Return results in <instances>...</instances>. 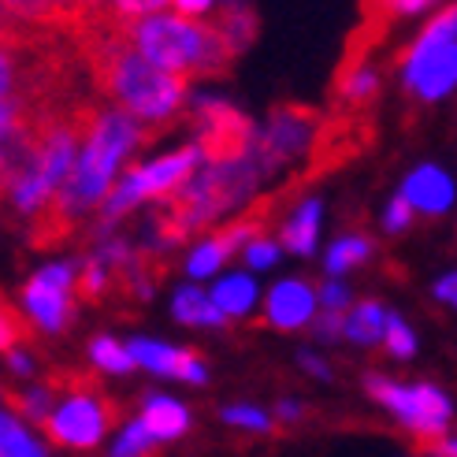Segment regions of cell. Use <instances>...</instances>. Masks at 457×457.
<instances>
[{
  "mask_svg": "<svg viewBox=\"0 0 457 457\" xmlns=\"http://www.w3.org/2000/svg\"><path fill=\"white\" fill-rule=\"evenodd\" d=\"M149 138H153V130L142 127L134 116H127V112L97 108L94 120H89V130H86V142H82L71 179L63 182V190L56 194V201L49 209L34 220V245L49 249L71 235L79 220H86L94 209L101 212V204L108 201L112 187L120 182L123 164Z\"/></svg>",
  "mask_w": 457,
  "mask_h": 457,
  "instance_id": "cell-1",
  "label": "cell"
},
{
  "mask_svg": "<svg viewBox=\"0 0 457 457\" xmlns=\"http://www.w3.org/2000/svg\"><path fill=\"white\" fill-rule=\"evenodd\" d=\"M75 41L97 89L120 112L134 116L149 130H164L182 116L190 97V82L149 63L142 53H134L116 34V27L82 22L75 30Z\"/></svg>",
  "mask_w": 457,
  "mask_h": 457,
  "instance_id": "cell-2",
  "label": "cell"
},
{
  "mask_svg": "<svg viewBox=\"0 0 457 457\" xmlns=\"http://www.w3.org/2000/svg\"><path fill=\"white\" fill-rule=\"evenodd\" d=\"M261 179L264 175L253 156L231 160V164H204L175 197L160 201V216L153 220V245L171 249L175 242L204 231L220 216L235 212L238 204L249 201Z\"/></svg>",
  "mask_w": 457,
  "mask_h": 457,
  "instance_id": "cell-3",
  "label": "cell"
},
{
  "mask_svg": "<svg viewBox=\"0 0 457 457\" xmlns=\"http://www.w3.org/2000/svg\"><path fill=\"white\" fill-rule=\"evenodd\" d=\"M116 34L130 45L134 53H142L149 63L164 67V71L179 79H212L227 75L235 53L227 49V41L220 37L216 27L201 19L187 15H149V19H134L116 27Z\"/></svg>",
  "mask_w": 457,
  "mask_h": 457,
  "instance_id": "cell-4",
  "label": "cell"
},
{
  "mask_svg": "<svg viewBox=\"0 0 457 457\" xmlns=\"http://www.w3.org/2000/svg\"><path fill=\"white\" fill-rule=\"evenodd\" d=\"M201 168H204V156H201V149L194 142L175 149V153H168V156H156V160H149V164L127 168L120 175L116 187H112L108 201L101 204L97 231H112V227H116L127 212H134L145 201H156L160 204V201L175 197Z\"/></svg>",
  "mask_w": 457,
  "mask_h": 457,
  "instance_id": "cell-5",
  "label": "cell"
},
{
  "mask_svg": "<svg viewBox=\"0 0 457 457\" xmlns=\"http://www.w3.org/2000/svg\"><path fill=\"white\" fill-rule=\"evenodd\" d=\"M364 386H369V395L379 405H386L402 420V428L413 431L417 443L446 436L453 405H450V398L439 391V386H431V383H395L386 376H369Z\"/></svg>",
  "mask_w": 457,
  "mask_h": 457,
  "instance_id": "cell-6",
  "label": "cell"
},
{
  "mask_svg": "<svg viewBox=\"0 0 457 457\" xmlns=\"http://www.w3.org/2000/svg\"><path fill=\"white\" fill-rule=\"evenodd\" d=\"M194 145L201 149L204 164H231V160L253 156L257 130L235 104L220 97H197L190 108Z\"/></svg>",
  "mask_w": 457,
  "mask_h": 457,
  "instance_id": "cell-7",
  "label": "cell"
},
{
  "mask_svg": "<svg viewBox=\"0 0 457 457\" xmlns=\"http://www.w3.org/2000/svg\"><path fill=\"white\" fill-rule=\"evenodd\" d=\"M320 116L305 104H279L276 112L268 116V127L257 134V145H253V160L261 175H271L294 160H302L305 153H312L316 145V134H320Z\"/></svg>",
  "mask_w": 457,
  "mask_h": 457,
  "instance_id": "cell-8",
  "label": "cell"
},
{
  "mask_svg": "<svg viewBox=\"0 0 457 457\" xmlns=\"http://www.w3.org/2000/svg\"><path fill=\"white\" fill-rule=\"evenodd\" d=\"M120 420V405L108 402L101 391H79L75 398H67L53 409V417L45 420V436L53 446L63 450H94L108 428Z\"/></svg>",
  "mask_w": 457,
  "mask_h": 457,
  "instance_id": "cell-9",
  "label": "cell"
},
{
  "mask_svg": "<svg viewBox=\"0 0 457 457\" xmlns=\"http://www.w3.org/2000/svg\"><path fill=\"white\" fill-rule=\"evenodd\" d=\"M22 309L41 331H63L75 316V268L49 264L34 271V279L22 287Z\"/></svg>",
  "mask_w": 457,
  "mask_h": 457,
  "instance_id": "cell-10",
  "label": "cell"
},
{
  "mask_svg": "<svg viewBox=\"0 0 457 457\" xmlns=\"http://www.w3.org/2000/svg\"><path fill=\"white\" fill-rule=\"evenodd\" d=\"M402 86L409 97L424 104L443 101L457 89V45H443L431 53H405L402 56Z\"/></svg>",
  "mask_w": 457,
  "mask_h": 457,
  "instance_id": "cell-11",
  "label": "cell"
},
{
  "mask_svg": "<svg viewBox=\"0 0 457 457\" xmlns=\"http://www.w3.org/2000/svg\"><path fill=\"white\" fill-rule=\"evenodd\" d=\"M320 312L316 287L305 279H283L268 290V305H264V324L279 328V331H302L312 328V320Z\"/></svg>",
  "mask_w": 457,
  "mask_h": 457,
  "instance_id": "cell-12",
  "label": "cell"
},
{
  "mask_svg": "<svg viewBox=\"0 0 457 457\" xmlns=\"http://www.w3.org/2000/svg\"><path fill=\"white\" fill-rule=\"evenodd\" d=\"M130 357L134 364L156 372V376H171L182 383H204L209 379V369L194 350H179L168 346V342H153V338H130Z\"/></svg>",
  "mask_w": 457,
  "mask_h": 457,
  "instance_id": "cell-13",
  "label": "cell"
},
{
  "mask_svg": "<svg viewBox=\"0 0 457 457\" xmlns=\"http://www.w3.org/2000/svg\"><path fill=\"white\" fill-rule=\"evenodd\" d=\"M402 197L409 201L413 212H424V216H443L453 209L457 201V187L453 179L436 168V164H420L417 171H409L405 182H402Z\"/></svg>",
  "mask_w": 457,
  "mask_h": 457,
  "instance_id": "cell-14",
  "label": "cell"
},
{
  "mask_svg": "<svg viewBox=\"0 0 457 457\" xmlns=\"http://www.w3.org/2000/svg\"><path fill=\"white\" fill-rule=\"evenodd\" d=\"M338 112H346V116H361L364 108H369L379 94V71L372 63H353L346 67L342 63V71H338Z\"/></svg>",
  "mask_w": 457,
  "mask_h": 457,
  "instance_id": "cell-15",
  "label": "cell"
},
{
  "mask_svg": "<svg viewBox=\"0 0 457 457\" xmlns=\"http://www.w3.org/2000/svg\"><path fill=\"white\" fill-rule=\"evenodd\" d=\"M142 420L153 431L156 443H171V439H179V436H187V431H190V409L179 405L168 395H145Z\"/></svg>",
  "mask_w": 457,
  "mask_h": 457,
  "instance_id": "cell-16",
  "label": "cell"
},
{
  "mask_svg": "<svg viewBox=\"0 0 457 457\" xmlns=\"http://www.w3.org/2000/svg\"><path fill=\"white\" fill-rule=\"evenodd\" d=\"M320 216H324V201H320V197L302 201L298 209L290 212V220L283 223V238H279V242L290 249V253L312 257L316 238H320Z\"/></svg>",
  "mask_w": 457,
  "mask_h": 457,
  "instance_id": "cell-17",
  "label": "cell"
},
{
  "mask_svg": "<svg viewBox=\"0 0 457 457\" xmlns=\"http://www.w3.org/2000/svg\"><path fill=\"white\" fill-rule=\"evenodd\" d=\"M175 320L187 328H227L231 320L220 312V305L212 302V294H204L201 287H182L175 294V305H171Z\"/></svg>",
  "mask_w": 457,
  "mask_h": 457,
  "instance_id": "cell-18",
  "label": "cell"
},
{
  "mask_svg": "<svg viewBox=\"0 0 457 457\" xmlns=\"http://www.w3.org/2000/svg\"><path fill=\"white\" fill-rule=\"evenodd\" d=\"M212 302L220 305V312L227 320H238V316H249L257 305V283L253 276H245V271H235V276H223L212 290Z\"/></svg>",
  "mask_w": 457,
  "mask_h": 457,
  "instance_id": "cell-19",
  "label": "cell"
},
{
  "mask_svg": "<svg viewBox=\"0 0 457 457\" xmlns=\"http://www.w3.org/2000/svg\"><path fill=\"white\" fill-rule=\"evenodd\" d=\"M216 30H220V37L227 41V49H231L235 56L245 49L249 41L257 37V15H253V8H245L242 0H231L223 12H220V19H216Z\"/></svg>",
  "mask_w": 457,
  "mask_h": 457,
  "instance_id": "cell-20",
  "label": "cell"
},
{
  "mask_svg": "<svg viewBox=\"0 0 457 457\" xmlns=\"http://www.w3.org/2000/svg\"><path fill=\"white\" fill-rule=\"evenodd\" d=\"M386 324H391V312H386L379 302H361L350 316H346V338L357 342V346H376L386 335Z\"/></svg>",
  "mask_w": 457,
  "mask_h": 457,
  "instance_id": "cell-21",
  "label": "cell"
},
{
  "mask_svg": "<svg viewBox=\"0 0 457 457\" xmlns=\"http://www.w3.org/2000/svg\"><path fill=\"white\" fill-rule=\"evenodd\" d=\"M372 253H376V245H372L369 235H342V238H335V245L328 249V276H331V279L346 276L350 268L364 264Z\"/></svg>",
  "mask_w": 457,
  "mask_h": 457,
  "instance_id": "cell-22",
  "label": "cell"
},
{
  "mask_svg": "<svg viewBox=\"0 0 457 457\" xmlns=\"http://www.w3.org/2000/svg\"><path fill=\"white\" fill-rule=\"evenodd\" d=\"M443 45H457V0L428 22L424 34L409 45L405 53H431V49H443Z\"/></svg>",
  "mask_w": 457,
  "mask_h": 457,
  "instance_id": "cell-23",
  "label": "cell"
},
{
  "mask_svg": "<svg viewBox=\"0 0 457 457\" xmlns=\"http://www.w3.org/2000/svg\"><path fill=\"white\" fill-rule=\"evenodd\" d=\"M112 279H120V276L94 253V257H86L82 268H79V276H75V294H79L82 302H101L104 294H108V287H112Z\"/></svg>",
  "mask_w": 457,
  "mask_h": 457,
  "instance_id": "cell-24",
  "label": "cell"
},
{
  "mask_svg": "<svg viewBox=\"0 0 457 457\" xmlns=\"http://www.w3.org/2000/svg\"><path fill=\"white\" fill-rule=\"evenodd\" d=\"M89 361L97 364V369L112 372V376H123L134 369V357H130V346H123V342L116 338H94V346H89Z\"/></svg>",
  "mask_w": 457,
  "mask_h": 457,
  "instance_id": "cell-25",
  "label": "cell"
},
{
  "mask_svg": "<svg viewBox=\"0 0 457 457\" xmlns=\"http://www.w3.org/2000/svg\"><path fill=\"white\" fill-rule=\"evenodd\" d=\"M153 446H156L153 431L145 428L142 417H134V420L123 424L116 446H112V457H153Z\"/></svg>",
  "mask_w": 457,
  "mask_h": 457,
  "instance_id": "cell-26",
  "label": "cell"
},
{
  "mask_svg": "<svg viewBox=\"0 0 457 457\" xmlns=\"http://www.w3.org/2000/svg\"><path fill=\"white\" fill-rule=\"evenodd\" d=\"M0 450L4 457H37V443L27 436V428L19 424V417H8L0 413Z\"/></svg>",
  "mask_w": 457,
  "mask_h": 457,
  "instance_id": "cell-27",
  "label": "cell"
},
{
  "mask_svg": "<svg viewBox=\"0 0 457 457\" xmlns=\"http://www.w3.org/2000/svg\"><path fill=\"white\" fill-rule=\"evenodd\" d=\"M12 409L19 417H27L34 424H45L53 417V391L49 386H30V391H22V395H12Z\"/></svg>",
  "mask_w": 457,
  "mask_h": 457,
  "instance_id": "cell-28",
  "label": "cell"
},
{
  "mask_svg": "<svg viewBox=\"0 0 457 457\" xmlns=\"http://www.w3.org/2000/svg\"><path fill=\"white\" fill-rule=\"evenodd\" d=\"M227 261H231V257H227L223 249H220V242H216V238H204V242L194 245V253L187 257V271H190L194 279H209V276H216V271H220Z\"/></svg>",
  "mask_w": 457,
  "mask_h": 457,
  "instance_id": "cell-29",
  "label": "cell"
},
{
  "mask_svg": "<svg viewBox=\"0 0 457 457\" xmlns=\"http://www.w3.org/2000/svg\"><path fill=\"white\" fill-rule=\"evenodd\" d=\"M383 346H386V353H391V357L409 361V357L417 353V335H413V328H409L402 316H391V324H386V335H383Z\"/></svg>",
  "mask_w": 457,
  "mask_h": 457,
  "instance_id": "cell-30",
  "label": "cell"
},
{
  "mask_svg": "<svg viewBox=\"0 0 457 457\" xmlns=\"http://www.w3.org/2000/svg\"><path fill=\"white\" fill-rule=\"evenodd\" d=\"M223 424L245 428V431H271V428H276V424H271V417L264 413V409H257V405H227L223 409Z\"/></svg>",
  "mask_w": 457,
  "mask_h": 457,
  "instance_id": "cell-31",
  "label": "cell"
},
{
  "mask_svg": "<svg viewBox=\"0 0 457 457\" xmlns=\"http://www.w3.org/2000/svg\"><path fill=\"white\" fill-rule=\"evenodd\" d=\"M27 338V324L19 320V312L0 298V353H12L19 350V342Z\"/></svg>",
  "mask_w": 457,
  "mask_h": 457,
  "instance_id": "cell-32",
  "label": "cell"
},
{
  "mask_svg": "<svg viewBox=\"0 0 457 457\" xmlns=\"http://www.w3.org/2000/svg\"><path fill=\"white\" fill-rule=\"evenodd\" d=\"M312 331H316V338H320V342H335V338L346 335V316H342V312H328V309H320V312H316V320H312Z\"/></svg>",
  "mask_w": 457,
  "mask_h": 457,
  "instance_id": "cell-33",
  "label": "cell"
},
{
  "mask_svg": "<svg viewBox=\"0 0 457 457\" xmlns=\"http://www.w3.org/2000/svg\"><path fill=\"white\" fill-rule=\"evenodd\" d=\"M279 261V245L271 242V238H257L253 245H245V264L253 268V271H264Z\"/></svg>",
  "mask_w": 457,
  "mask_h": 457,
  "instance_id": "cell-34",
  "label": "cell"
},
{
  "mask_svg": "<svg viewBox=\"0 0 457 457\" xmlns=\"http://www.w3.org/2000/svg\"><path fill=\"white\" fill-rule=\"evenodd\" d=\"M409 223H413V209H409V201L398 194L391 204H386V212H383V227H386V235H402Z\"/></svg>",
  "mask_w": 457,
  "mask_h": 457,
  "instance_id": "cell-35",
  "label": "cell"
},
{
  "mask_svg": "<svg viewBox=\"0 0 457 457\" xmlns=\"http://www.w3.org/2000/svg\"><path fill=\"white\" fill-rule=\"evenodd\" d=\"M316 298H320V309H328V312H342L350 305V290L342 287L338 279H328L324 287L316 290Z\"/></svg>",
  "mask_w": 457,
  "mask_h": 457,
  "instance_id": "cell-36",
  "label": "cell"
},
{
  "mask_svg": "<svg viewBox=\"0 0 457 457\" xmlns=\"http://www.w3.org/2000/svg\"><path fill=\"white\" fill-rule=\"evenodd\" d=\"M420 453L428 457H457V436H439V439H420L417 443Z\"/></svg>",
  "mask_w": 457,
  "mask_h": 457,
  "instance_id": "cell-37",
  "label": "cell"
},
{
  "mask_svg": "<svg viewBox=\"0 0 457 457\" xmlns=\"http://www.w3.org/2000/svg\"><path fill=\"white\" fill-rule=\"evenodd\" d=\"M216 0H171L175 15H187V19H197V15H209Z\"/></svg>",
  "mask_w": 457,
  "mask_h": 457,
  "instance_id": "cell-38",
  "label": "cell"
},
{
  "mask_svg": "<svg viewBox=\"0 0 457 457\" xmlns=\"http://www.w3.org/2000/svg\"><path fill=\"white\" fill-rule=\"evenodd\" d=\"M436 298L450 309H457V271H446V276L436 283Z\"/></svg>",
  "mask_w": 457,
  "mask_h": 457,
  "instance_id": "cell-39",
  "label": "cell"
},
{
  "mask_svg": "<svg viewBox=\"0 0 457 457\" xmlns=\"http://www.w3.org/2000/svg\"><path fill=\"white\" fill-rule=\"evenodd\" d=\"M298 364H302V369H305L309 376H316V379H331V369H328V364L320 361L316 353H302V357H298Z\"/></svg>",
  "mask_w": 457,
  "mask_h": 457,
  "instance_id": "cell-40",
  "label": "cell"
},
{
  "mask_svg": "<svg viewBox=\"0 0 457 457\" xmlns=\"http://www.w3.org/2000/svg\"><path fill=\"white\" fill-rule=\"evenodd\" d=\"M8 364H12V372H19V376H30V372H34L30 357L22 353V350H12V353H8Z\"/></svg>",
  "mask_w": 457,
  "mask_h": 457,
  "instance_id": "cell-41",
  "label": "cell"
},
{
  "mask_svg": "<svg viewBox=\"0 0 457 457\" xmlns=\"http://www.w3.org/2000/svg\"><path fill=\"white\" fill-rule=\"evenodd\" d=\"M298 417H302V405H294V402L279 405V420H298Z\"/></svg>",
  "mask_w": 457,
  "mask_h": 457,
  "instance_id": "cell-42",
  "label": "cell"
},
{
  "mask_svg": "<svg viewBox=\"0 0 457 457\" xmlns=\"http://www.w3.org/2000/svg\"><path fill=\"white\" fill-rule=\"evenodd\" d=\"M75 4H79V12H82V19H86V12H89V4H94V0H75ZM79 27H82V22H79Z\"/></svg>",
  "mask_w": 457,
  "mask_h": 457,
  "instance_id": "cell-43",
  "label": "cell"
},
{
  "mask_svg": "<svg viewBox=\"0 0 457 457\" xmlns=\"http://www.w3.org/2000/svg\"><path fill=\"white\" fill-rule=\"evenodd\" d=\"M0 457H4V450H0Z\"/></svg>",
  "mask_w": 457,
  "mask_h": 457,
  "instance_id": "cell-44",
  "label": "cell"
},
{
  "mask_svg": "<svg viewBox=\"0 0 457 457\" xmlns=\"http://www.w3.org/2000/svg\"><path fill=\"white\" fill-rule=\"evenodd\" d=\"M37 457H41V453H37Z\"/></svg>",
  "mask_w": 457,
  "mask_h": 457,
  "instance_id": "cell-45",
  "label": "cell"
}]
</instances>
